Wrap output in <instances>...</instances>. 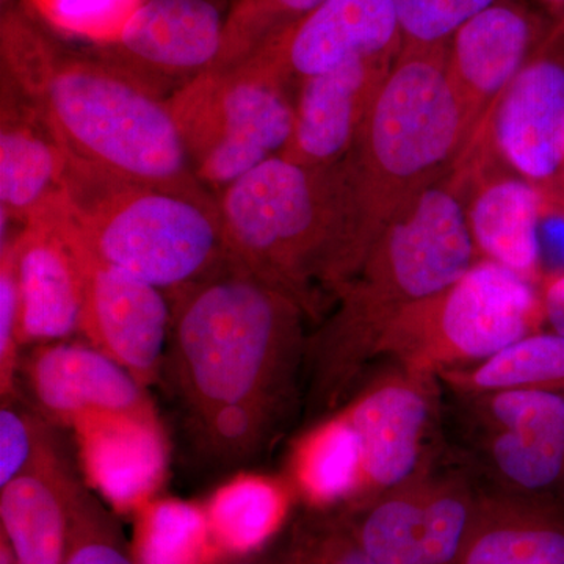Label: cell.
Here are the masks:
<instances>
[{
    "mask_svg": "<svg viewBox=\"0 0 564 564\" xmlns=\"http://www.w3.org/2000/svg\"><path fill=\"white\" fill-rule=\"evenodd\" d=\"M162 375L206 454H256L291 395L303 351L302 307L237 262L166 293Z\"/></svg>",
    "mask_w": 564,
    "mask_h": 564,
    "instance_id": "6da1fadb",
    "label": "cell"
},
{
    "mask_svg": "<svg viewBox=\"0 0 564 564\" xmlns=\"http://www.w3.org/2000/svg\"><path fill=\"white\" fill-rule=\"evenodd\" d=\"M0 74L39 107L74 158L124 180L214 198L193 173L166 99L93 52L58 43L11 0L0 13Z\"/></svg>",
    "mask_w": 564,
    "mask_h": 564,
    "instance_id": "7a4b0ae2",
    "label": "cell"
},
{
    "mask_svg": "<svg viewBox=\"0 0 564 564\" xmlns=\"http://www.w3.org/2000/svg\"><path fill=\"white\" fill-rule=\"evenodd\" d=\"M447 46L400 51L340 161L344 234L333 299L389 225L447 176L466 150L462 107L445 70Z\"/></svg>",
    "mask_w": 564,
    "mask_h": 564,
    "instance_id": "3957f363",
    "label": "cell"
},
{
    "mask_svg": "<svg viewBox=\"0 0 564 564\" xmlns=\"http://www.w3.org/2000/svg\"><path fill=\"white\" fill-rule=\"evenodd\" d=\"M478 259L462 193L448 173L389 225L334 296L336 310L306 348L315 410L336 406L397 315L443 292Z\"/></svg>",
    "mask_w": 564,
    "mask_h": 564,
    "instance_id": "277c9868",
    "label": "cell"
},
{
    "mask_svg": "<svg viewBox=\"0 0 564 564\" xmlns=\"http://www.w3.org/2000/svg\"><path fill=\"white\" fill-rule=\"evenodd\" d=\"M215 199L232 261L318 318L343 243L340 162L307 166L276 155Z\"/></svg>",
    "mask_w": 564,
    "mask_h": 564,
    "instance_id": "5b68a950",
    "label": "cell"
},
{
    "mask_svg": "<svg viewBox=\"0 0 564 564\" xmlns=\"http://www.w3.org/2000/svg\"><path fill=\"white\" fill-rule=\"evenodd\" d=\"M62 206L99 258L165 293L232 262L215 196L124 180L69 154Z\"/></svg>",
    "mask_w": 564,
    "mask_h": 564,
    "instance_id": "8992f818",
    "label": "cell"
},
{
    "mask_svg": "<svg viewBox=\"0 0 564 564\" xmlns=\"http://www.w3.org/2000/svg\"><path fill=\"white\" fill-rule=\"evenodd\" d=\"M295 90L270 41L166 99L193 173L212 195L281 154L292 132Z\"/></svg>",
    "mask_w": 564,
    "mask_h": 564,
    "instance_id": "52a82bcc",
    "label": "cell"
},
{
    "mask_svg": "<svg viewBox=\"0 0 564 564\" xmlns=\"http://www.w3.org/2000/svg\"><path fill=\"white\" fill-rule=\"evenodd\" d=\"M540 288L499 263L478 259L454 284L397 315L377 345L413 372L437 377L486 361L540 332Z\"/></svg>",
    "mask_w": 564,
    "mask_h": 564,
    "instance_id": "ba28073f",
    "label": "cell"
},
{
    "mask_svg": "<svg viewBox=\"0 0 564 564\" xmlns=\"http://www.w3.org/2000/svg\"><path fill=\"white\" fill-rule=\"evenodd\" d=\"M463 155L488 159L536 187H564L562 25L497 99Z\"/></svg>",
    "mask_w": 564,
    "mask_h": 564,
    "instance_id": "9c48e42d",
    "label": "cell"
},
{
    "mask_svg": "<svg viewBox=\"0 0 564 564\" xmlns=\"http://www.w3.org/2000/svg\"><path fill=\"white\" fill-rule=\"evenodd\" d=\"M82 276L80 334L87 343L124 367L144 388L158 383L169 347L172 311L166 293L135 274L104 261L57 202Z\"/></svg>",
    "mask_w": 564,
    "mask_h": 564,
    "instance_id": "30bf717a",
    "label": "cell"
},
{
    "mask_svg": "<svg viewBox=\"0 0 564 564\" xmlns=\"http://www.w3.org/2000/svg\"><path fill=\"white\" fill-rule=\"evenodd\" d=\"M226 20L214 0H144L117 40L91 52L169 99L214 68Z\"/></svg>",
    "mask_w": 564,
    "mask_h": 564,
    "instance_id": "8fae6325",
    "label": "cell"
},
{
    "mask_svg": "<svg viewBox=\"0 0 564 564\" xmlns=\"http://www.w3.org/2000/svg\"><path fill=\"white\" fill-rule=\"evenodd\" d=\"M434 378L395 364L344 408L345 421L361 451L362 494L358 505L426 474L425 443L436 402Z\"/></svg>",
    "mask_w": 564,
    "mask_h": 564,
    "instance_id": "7c38bea8",
    "label": "cell"
},
{
    "mask_svg": "<svg viewBox=\"0 0 564 564\" xmlns=\"http://www.w3.org/2000/svg\"><path fill=\"white\" fill-rule=\"evenodd\" d=\"M485 426L500 491L558 503L564 494V392L511 389L466 397Z\"/></svg>",
    "mask_w": 564,
    "mask_h": 564,
    "instance_id": "4fadbf2b",
    "label": "cell"
},
{
    "mask_svg": "<svg viewBox=\"0 0 564 564\" xmlns=\"http://www.w3.org/2000/svg\"><path fill=\"white\" fill-rule=\"evenodd\" d=\"M555 25L529 0H497L448 41L445 70L462 107L467 147Z\"/></svg>",
    "mask_w": 564,
    "mask_h": 564,
    "instance_id": "5bb4252c",
    "label": "cell"
},
{
    "mask_svg": "<svg viewBox=\"0 0 564 564\" xmlns=\"http://www.w3.org/2000/svg\"><path fill=\"white\" fill-rule=\"evenodd\" d=\"M20 373L40 413L54 423L74 429L88 419L128 417L159 425L147 388L87 340L35 345Z\"/></svg>",
    "mask_w": 564,
    "mask_h": 564,
    "instance_id": "9a60e30c",
    "label": "cell"
},
{
    "mask_svg": "<svg viewBox=\"0 0 564 564\" xmlns=\"http://www.w3.org/2000/svg\"><path fill=\"white\" fill-rule=\"evenodd\" d=\"M11 248L22 347L58 343L80 334L84 291L79 263L63 231L57 203L18 228Z\"/></svg>",
    "mask_w": 564,
    "mask_h": 564,
    "instance_id": "2e32d148",
    "label": "cell"
},
{
    "mask_svg": "<svg viewBox=\"0 0 564 564\" xmlns=\"http://www.w3.org/2000/svg\"><path fill=\"white\" fill-rule=\"evenodd\" d=\"M397 57L352 61L296 82L292 132L280 155L307 166L343 161Z\"/></svg>",
    "mask_w": 564,
    "mask_h": 564,
    "instance_id": "e0dca14e",
    "label": "cell"
},
{
    "mask_svg": "<svg viewBox=\"0 0 564 564\" xmlns=\"http://www.w3.org/2000/svg\"><path fill=\"white\" fill-rule=\"evenodd\" d=\"M69 152L44 115L0 74L2 231L24 226L61 199Z\"/></svg>",
    "mask_w": 564,
    "mask_h": 564,
    "instance_id": "ac0fdd59",
    "label": "cell"
},
{
    "mask_svg": "<svg viewBox=\"0 0 564 564\" xmlns=\"http://www.w3.org/2000/svg\"><path fill=\"white\" fill-rule=\"evenodd\" d=\"M273 41L295 84L348 62L402 50L393 0H325Z\"/></svg>",
    "mask_w": 564,
    "mask_h": 564,
    "instance_id": "d6986e66",
    "label": "cell"
},
{
    "mask_svg": "<svg viewBox=\"0 0 564 564\" xmlns=\"http://www.w3.org/2000/svg\"><path fill=\"white\" fill-rule=\"evenodd\" d=\"M455 187L463 196L478 258L540 288L544 276L538 242L541 187L502 169L488 170Z\"/></svg>",
    "mask_w": 564,
    "mask_h": 564,
    "instance_id": "ffe728a7",
    "label": "cell"
},
{
    "mask_svg": "<svg viewBox=\"0 0 564 564\" xmlns=\"http://www.w3.org/2000/svg\"><path fill=\"white\" fill-rule=\"evenodd\" d=\"M76 480L50 443L25 473L0 488V541L14 564L65 563Z\"/></svg>",
    "mask_w": 564,
    "mask_h": 564,
    "instance_id": "44dd1931",
    "label": "cell"
},
{
    "mask_svg": "<svg viewBox=\"0 0 564 564\" xmlns=\"http://www.w3.org/2000/svg\"><path fill=\"white\" fill-rule=\"evenodd\" d=\"M459 564H564V508L505 491L478 494Z\"/></svg>",
    "mask_w": 564,
    "mask_h": 564,
    "instance_id": "7402d4cb",
    "label": "cell"
},
{
    "mask_svg": "<svg viewBox=\"0 0 564 564\" xmlns=\"http://www.w3.org/2000/svg\"><path fill=\"white\" fill-rule=\"evenodd\" d=\"M93 484L120 508L141 503L162 469L159 425L128 417H96L74 426Z\"/></svg>",
    "mask_w": 564,
    "mask_h": 564,
    "instance_id": "603a6c76",
    "label": "cell"
},
{
    "mask_svg": "<svg viewBox=\"0 0 564 564\" xmlns=\"http://www.w3.org/2000/svg\"><path fill=\"white\" fill-rule=\"evenodd\" d=\"M437 378L463 397L511 389L564 392V337L533 333L484 362L447 370Z\"/></svg>",
    "mask_w": 564,
    "mask_h": 564,
    "instance_id": "cb8c5ba5",
    "label": "cell"
},
{
    "mask_svg": "<svg viewBox=\"0 0 564 564\" xmlns=\"http://www.w3.org/2000/svg\"><path fill=\"white\" fill-rule=\"evenodd\" d=\"M292 469L296 488L315 507L361 500V451L343 413L306 434L293 455Z\"/></svg>",
    "mask_w": 564,
    "mask_h": 564,
    "instance_id": "d4e9b609",
    "label": "cell"
},
{
    "mask_svg": "<svg viewBox=\"0 0 564 564\" xmlns=\"http://www.w3.org/2000/svg\"><path fill=\"white\" fill-rule=\"evenodd\" d=\"M426 475L359 505L355 514H348L359 544L373 564H426Z\"/></svg>",
    "mask_w": 564,
    "mask_h": 564,
    "instance_id": "484cf974",
    "label": "cell"
},
{
    "mask_svg": "<svg viewBox=\"0 0 564 564\" xmlns=\"http://www.w3.org/2000/svg\"><path fill=\"white\" fill-rule=\"evenodd\" d=\"M288 510L282 486L247 478L218 491L204 513L221 554L243 556L261 549L281 529Z\"/></svg>",
    "mask_w": 564,
    "mask_h": 564,
    "instance_id": "4316f807",
    "label": "cell"
},
{
    "mask_svg": "<svg viewBox=\"0 0 564 564\" xmlns=\"http://www.w3.org/2000/svg\"><path fill=\"white\" fill-rule=\"evenodd\" d=\"M132 554L137 564H212L221 552L204 510L169 500L141 507Z\"/></svg>",
    "mask_w": 564,
    "mask_h": 564,
    "instance_id": "83f0119b",
    "label": "cell"
},
{
    "mask_svg": "<svg viewBox=\"0 0 564 564\" xmlns=\"http://www.w3.org/2000/svg\"><path fill=\"white\" fill-rule=\"evenodd\" d=\"M323 2L325 0H234L226 20L220 57L212 69L226 68L251 57Z\"/></svg>",
    "mask_w": 564,
    "mask_h": 564,
    "instance_id": "f1b7e54d",
    "label": "cell"
},
{
    "mask_svg": "<svg viewBox=\"0 0 564 564\" xmlns=\"http://www.w3.org/2000/svg\"><path fill=\"white\" fill-rule=\"evenodd\" d=\"M63 564H137L120 525L79 478L70 494L69 543Z\"/></svg>",
    "mask_w": 564,
    "mask_h": 564,
    "instance_id": "f546056e",
    "label": "cell"
},
{
    "mask_svg": "<svg viewBox=\"0 0 564 564\" xmlns=\"http://www.w3.org/2000/svg\"><path fill=\"white\" fill-rule=\"evenodd\" d=\"M144 0H25L36 20L54 32L102 46L117 40Z\"/></svg>",
    "mask_w": 564,
    "mask_h": 564,
    "instance_id": "4dcf8cb0",
    "label": "cell"
},
{
    "mask_svg": "<svg viewBox=\"0 0 564 564\" xmlns=\"http://www.w3.org/2000/svg\"><path fill=\"white\" fill-rule=\"evenodd\" d=\"M497 0H393L402 50L445 46L452 36Z\"/></svg>",
    "mask_w": 564,
    "mask_h": 564,
    "instance_id": "1f68e13d",
    "label": "cell"
},
{
    "mask_svg": "<svg viewBox=\"0 0 564 564\" xmlns=\"http://www.w3.org/2000/svg\"><path fill=\"white\" fill-rule=\"evenodd\" d=\"M289 564H373L347 516H318L299 525L285 547Z\"/></svg>",
    "mask_w": 564,
    "mask_h": 564,
    "instance_id": "d6a6232c",
    "label": "cell"
},
{
    "mask_svg": "<svg viewBox=\"0 0 564 564\" xmlns=\"http://www.w3.org/2000/svg\"><path fill=\"white\" fill-rule=\"evenodd\" d=\"M20 296L14 276L11 237L0 240V393L2 402L18 395L21 367Z\"/></svg>",
    "mask_w": 564,
    "mask_h": 564,
    "instance_id": "836d02e7",
    "label": "cell"
},
{
    "mask_svg": "<svg viewBox=\"0 0 564 564\" xmlns=\"http://www.w3.org/2000/svg\"><path fill=\"white\" fill-rule=\"evenodd\" d=\"M44 426L31 414L2 402L0 410V488L29 469L50 444Z\"/></svg>",
    "mask_w": 564,
    "mask_h": 564,
    "instance_id": "e575fe53",
    "label": "cell"
},
{
    "mask_svg": "<svg viewBox=\"0 0 564 564\" xmlns=\"http://www.w3.org/2000/svg\"><path fill=\"white\" fill-rule=\"evenodd\" d=\"M544 322L564 337V273L547 274L540 282Z\"/></svg>",
    "mask_w": 564,
    "mask_h": 564,
    "instance_id": "d590c367",
    "label": "cell"
},
{
    "mask_svg": "<svg viewBox=\"0 0 564 564\" xmlns=\"http://www.w3.org/2000/svg\"><path fill=\"white\" fill-rule=\"evenodd\" d=\"M529 2L547 14L555 24L564 28V0H529Z\"/></svg>",
    "mask_w": 564,
    "mask_h": 564,
    "instance_id": "8d00e7d4",
    "label": "cell"
},
{
    "mask_svg": "<svg viewBox=\"0 0 564 564\" xmlns=\"http://www.w3.org/2000/svg\"><path fill=\"white\" fill-rule=\"evenodd\" d=\"M223 564H289L288 554H285V549L282 551L281 555H243L236 556V558L231 560V562H226Z\"/></svg>",
    "mask_w": 564,
    "mask_h": 564,
    "instance_id": "74e56055",
    "label": "cell"
},
{
    "mask_svg": "<svg viewBox=\"0 0 564 564\" xmlns=\"http://www.w3.org/2000/svg\"><path fill=\"white\" fill-rule=\"evenodd\" d=\"M563 184H564V181H563Z\"/></svg>",
    "mask_w": 564,
    "mask_h": 564,
    "instance_id": "f35d334b",
    "label": "cell"
},
{
    "mask_svg": "<svg viewBox=\"0 0 564 564\" xmlns=\"http://www.w3.org/2000/svg\"><path fill=\"white\" fill-rule=\"evenodd\" d=\"M232 2H234V0H232Z\"/></svg>",
    "mask_w": 564,
    "mask_h": 564,
    "instance_id": "ab89813d",
    "label": "cell"
}]
</instances>
